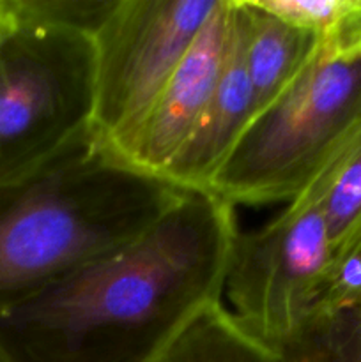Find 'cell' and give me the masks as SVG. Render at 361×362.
I'll list each match as a JSON object with an SVG mask.
<instances>
[{"label":"cell","mask_w":361,"mask_h":362,"mask_svg":"<svg viewBox=\"0 0 361 362\" xmlns=\"http://www.w3.org/2000/svg\"><path fill=\"white\" fill-rule=\"evenodd\" d=\"M361 129V45L319 41L292 83L258 112L211 193L230 205L289 204Z\"/></svg>","instance_id":"obj_3"},{"label":"cell","mask_w":361,"mask_h":362,"mask_svg":"<svg viewBox=\"0 0 361 362\" xmlns=\"http://www.w3.org/2000/svg\"><path fill=\"white\" fill-rule=\"evenodd\" d=\"M188 193L127 163L98 133L0 187V308L140 239Z\"/></svg>","instance_id":"obj_2"},{"label":"cell","mask_w":361,"mask_h":362,"mask_svg":"<svg viewBox=\"0 0 361 362\" xmlns=\"http://www.w3.org/2000/svg\"><path fill=\"white\" fill-rule=\"evenodd\" d=\"M255 115L257 106L244 66L232 0V35L218 87L190 140L166 170V179L186 191L211 193L216 175Z\"/></svg>","instance_id":"obj_8"},{"label":"cell","mask_w":361,"mask_h":362,"mask_svg":"<svg viewBox=\"0 0 361 362\" xmlns=\"http://www.w3.org/2000/svg\"><path fill=\"white\" fill-rule=\"evenodd\" d=\"M236 207L190 191L147 233L0 308L9 362H159L223 303Z\"/></svg>","instance_id":"obj_1"},{"label":"cell","mask_w":361,"mask_h":362,"mask_svg":"<svg viewBox=\"0 0 361 362\" xmlns=\"http://www.w3.org/2000/svg\"><path fill=\"white\" fill-rule=\"evenodd\" d=\"M115 0H2L7 18L16 23L73 28L94 34Z\"/></svg>","instance_id":"obj_13"},{"label":"cell","mask_w":361,"mask_h":362,"mask_svg":"<svg viewBox=\"0 0 361 362\" xmlns=\"http://www.w3.org/2000/svg\"><path fill=\"white\" fill-rule=\"evenodd\" d=\"M222 0H115L92 34L99 138L112 145L144 117Z\"/></svg>","instance_id":"obj_6"},{"label":"cell","mask_w":361,"mask_h":362,"mask_svg":"<svg viewBox=\"0 0 361 362\" xmlns=\"http://www.w3.org/2000/svg\"><path fill=\"white\" fill-rule=\"evenodd\" d=\"M276 352L283 362H361V308L319 311Z\"/></svg>","instance_id":"obj_12"},{"label":"cell","mask_w":361,"mask_h":362,"mask_svg":"<svg viewBox=\"0 0 361 362\" xmlns=\"http://www.w3.org/2000/svg\"><path fill=\"white\" fill-rule=\"evenodd\" d=\"M299 197L322 205L335 258L361 244V129L333 165Z\"/></svg>","instance_id":"obj_11"},{"label":"cell","mask_w":361,"mask_h":362,"mask_svg":"<svg viewBox=\"0 0 361 362\" xmlns=\"http://www.w3.org/2000/svg\"><path fill=\"white\" fill-rule=\"evenodd\" d=\"M0 362H9V359H7L2 352H0Z\"/></svg>","instance_id":"obj_16"},{"label":"cell","mask_w":361,"mask_h":362,"mask_svg":"<svg viewBox=\"0 0 361 362\" xmlns=\"http://www.w3.org/2000/svg\"><path fill=\"white\" fill-rule=\"evenodd\" d=\"M234 7L258 113L303 71L317 49L319 37L308 28L273 14L258 0H234Z\"/></svg>","instance_id":"obj_9"},{"label":"cell","mask_w":361,"mask_h":362,"mask_svg":"<svg viewBox=\"0 0 361 362\" xmlns=\"http://www.w3.org/2000/svg\"><path fill=\"white\" fill-rule=\"evenodd\" d=\"M333 260L322 205L297 197L260 228L239 230L223 288L227 310L250 334L278 350L314 317Z\"/></svg>","instance_id":"obj_5"},{"label":"cell","mask_w":361,"mask_h":362,"mask_svg":"<svg viewBox=\"0 0 361 362\" xmlns=\"http://www.w3.org/2000/svg\"><path fill=\"white\" fill-rule=\"evenodd\" d=\"M342 308H361V244L333 260L315 313Z\"/></svg>","instance_id":"obj_14"},{"label":"cell","mask_w":361,"mask_h":362,"mask_svg":"<svg viewBox=\"0 0 361 362\" xmlns=\"http://www.w3.org/2000/svg\"><path fill=\"white\" fill-rule=\"evenodd\" d=\"M159 362H283V359L275 349L250 334L219 303L205 310Z\"/></svg>","instance_id":"obj_10"},{"label":"cell","mask_w":361,"mask_h":362,"mask_svg":"<svg viewBox=\"0 0 361 362\" xmlns=\"http://www.w3.org/2000/svg\"><path fill=\"white\" fill-rule=\"evenodd\" d=\"M94 112L92 35L7 18L0 37V187L30 179L91 140Z\"/></svg>","instance_id":"obj_4"},{"label":"cell","mask_w":361,"mask_h":362,"mask_svg":"<svg viewBox=\"0 0 361 362\" xmlns=\"http://www.w3.org/2000/svg\"><path fill=\"white\" fill-rule=\"evenodd\" d=\"M230 35L232 0H222L144 117L110 147L131 165L165 177L218 87Z\"/></svg>","instance_id":"obj_7"},{"label":"cell","mask_w":361,"mask_h":362,"mask_svg":"<svg viewBox=\"0 0 361 362\" xmlns=\"http://www.w3.org/2000/svg\"><path fill=\"white\" fill-rule=\"evenodd\" d=\"M7 27V18H6V13H4V6H2V0H0V37H2L4 30H6Z\"/></svg>","instance_id":"obj_15"}]
</instances>
